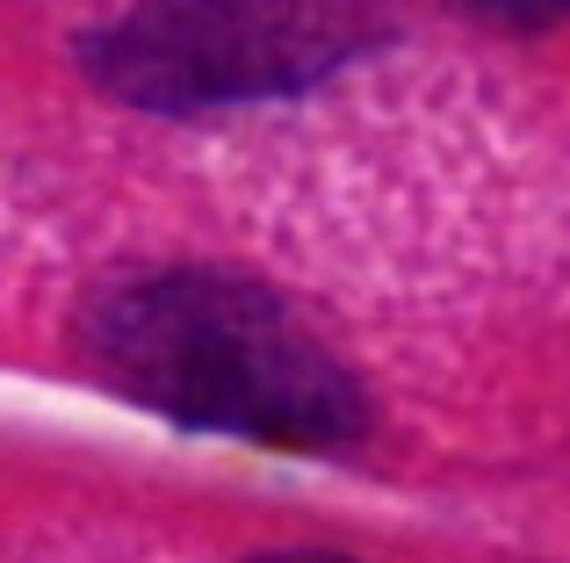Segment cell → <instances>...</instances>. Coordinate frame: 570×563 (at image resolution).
<instances>
[{"instance_id": "1", "label": "cell", "mask_w": 570, "mask_h": 563, "mask_svg": "<svg viewBox=\"0 0 570 563\" xmlns=\"http://www.w3.org/2000/svg\"><path fill=\"white\" fill-rule=\"evenodd\" d=\"M95 362L153 412L261 448H347L362 441V383L238 275H138L87 304Z\"/></svg>"}, {"instance_id": "2", "label": "cell", "mask_w": 570, "mask_h": 563, "mask_svg": "<svg viewBox=\"0 0 570 563\" xmlns=\"http://www.w3.org/2000/svg\"><path fill=\"white\" fill-rule=\"evenodd\" d=\"M390 29L383 0H145L87 37V72L130 109L203 116L304 95Z\"/></svg>"}, {"instance_id": "3", "label": "cell", "mask_w": 570, "mask_h": 563, "mask_svg": "<svg viewBox=\"0 0 570 563\" xmlns=\"http://www.w3.org/2000/svg\"><path fill=\"white\" fill-rule=\"evenodd\" d=\"M462 8H476V14H499V22L534 29V22H563V14H570V0H462Z\"/></svg>"}, {"instance_id": "4", "label": "cell", "mask_w": 570, "mask_h": 563, "mask_svg": "<svg viewBox=\"0 0 570 563\" xmlns=\"http://www.w3.org/2000/svg\"><path fill=\"white\" fill-rule=\"evenodd\" d=\"M261 563H340V556H261Z\"/></svg>"}]
</instances>
